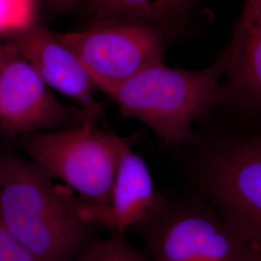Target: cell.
I'll return each mask as SVG.
<instances>
[{"mask_svg": "<svg viewBox=\"0 0 261 261\" xmlns=\"http://www.w3.org/2000/svg\"><path fill=\"white\" fill-rule=\"evenodd\" d=\"M51 15L60 16L80 8L83 0H44Z\"/></svg>", "mask_w": 261, "mask_h": 261, "instance_id": "obj_15", "label": "cell"}, {"mask_svg": "<svg viewBox=\"0 0 261 261\" xmlns=\"http://www.w3.org/2000/svg\"><path fill=\"white\" fill-rule=\"evenodd\" d=\"M223 76L221 59L201 71L163 63L98 89L112 97L123 116L143 122L167 142L181 144L194 139V122L223 103Z\"/></svg>", "mask_w": 261, "mask_h": 261, "instance_id": "obj_2", "label": "cell"}, {"mask_svg": "<svg viewBox=\"0 0 261 261\" xmlns=\"http://www.w3.org/2000/svg\"><path fill=\"white\" fill-rule=\"evenodd\" d=\"M252 257H253V249H252V256L250 257V258H248V259H245V260H237V261H252Z\"/></svg>", "mask_w": 261, "mask_h": 261, "instance_id": "obj_17", "label": "cell"}, {"mask_svg": "<svg viewBox=\"0 0 261 261\" xmlns=\"http://www.w3.org/2000/svg\"><path fill=\"white\" fill-rule=\"evenodd\" d=\"M74 112L60 103L51 88L11 44L0 59V123L12 135L56 130L73 122Z\"/></svg>", "mask_w": 261, "mask_h": 261, "instance_id": "obj_6", "label": "cell"}, {"mask_svg": "<svg viewBox=\"0 0 261 261\" xmlns=\"http://www.w3.org/2000/svg\"><path fill=\"white\" fill-rule=\"evenodd\" d=\"M252 243L253 249V257L252 261H261V239L257 240H249Z\"/></svg>", "mask_w": 261, "mask_h": 261, "instance_id": "obj_16", "label": "cell"}, {"mask_svg": "<svg viewBox=\"0 0 261 261\" xmlns=\"http://www.w3.org/2000/svg\"><path fill=\"white\" fill-rule=\"evenodd\" d=\"M225 223L247 240L261 239V133L234 140L208 168Z\"/></svg>", "mask_w": 261, "mask_h": 261, "instance_id": "obj_5", "label": "cell"}, {"mask_svg": "<svg viewBox=\"0 0 261 261\" xmlns=\"http://www.w3.org/2000/svg\"><path fill=\"white\" fill-rule=\"evenodd\" d=\"M195 1H196V0H195Z\"/></svg>", "mask_w": 261, "mask_h": 261, "instance_id": "obj_19", "label": "cell"}, {"mask_svg": "<svg viewBox=\"0 0 261 261\" xmlns=\"http://www.w3.org/2000/svg\"><path fill=\"white\" fill-rule=\"evenodd\" d=\"M223 103L261 109V0H245L231 41L220 58Z\"/></svg>", "mask_w": 261, "mask_h": 261, "instance_id": "obj_10", "label": "cell"}, {"mask_svg": "<svg viewBox=\"0 0 261 261\" xmlns=\"http://www.w3.org/2000/svg\"><path fill=\"white\" fill-rule=\"evenodd\" d=\"M195 0H83L80 8L90 22L106 19L146 24L164 34L183 19Z\"/></svg>", "mask_w": 261, "mask_h": 261, "instance_id": "obj_11", "label": "cell"}, {"mask_svg": "<svg viewBox=\"0 0 261 261\" xmlns=\"http://www.w3.org/2000/svg\"><path fill=\"white\" fill-rule=\"evenodd\" d=\"M56 35L79 57L97 87L164 63V34L140 22L97 20L82 30Z\"/></svg>", "mask_w": 261, "mask_h": 261, "instance_id": "obj_4", "label": "cell"}, {"mask_svg": "<svg viewBox=\"0 0 261 261\" xmlns=\"http://www.w3.org/2000/svg\"><path fill=\"white\" fill-rule=\"evenodd\" d=\"M252 243L226 224L192 215L170 224L159 242L158 261H237L252 256Z\"/></svg>", "mask_w": 261, "mask_h": 261, "instance_id": "obj_9", "label": "cell"}, {"mask_svg": "<svg viewBox=\"0 0 261 261\" xmlns=\"http://www.w3.org/2000/svg\"><path fill=\"white\" fill-rule=\"evenodd\" d=\"M1 54H2V44L0 43V59H1Z\"/></svg>", "mask_w": 261, "mask_h": 261, "instance_id": "obj_18", "label": "cell"}, {"mask_svg": "<svg viewBox=\"0 0 261 261\" xmlns=\"http://www.w3.org/2000/svg\"><path fill=\"white\" fill-rule=\"evenodd\" d=\"M9 43L51 89L79 103L86 119L93 120L101 115V108L94 98L97 85L79 57L56 33L35 23L12 35Z\"/></svg>", "mask_w": 261, "mask_h": 261, "instance_id": "obj_7", "label": "cell"}, {"mask_svg": "<svg viewBox=\"0 0 261 261\" xmlns=\"http://www.w3.org/2000/svg\"><path fill=\"white\" fill-rule=\"evenodd\" d=\"M74 261H148L135 251L123 237L114 232L107 239L87 243Z\"/></svg>", "mask_w": 261, "mask_h": 261, "instance_id": "obj_12", "label": "cell"}, {"mask_svg": "<svg viewBox=\"0 0 261 261\" xmlns=\"http://www.w3.org/2000/svg\"><path fill=\"white\" fill-rule=\"evenodd\" d=\"M157 193L144 160L130 148L122 152L119 166L107 204H93L72 196L76 214L85 224L101 225L114 232L145 222L157 203Z\"/></svg>", "mask_w": 261, "mask_h": 261, "instance_id": "obj_8", "label": "cell"}, {"mask_svg": "<svg viewBox=\"0 0 261 261\" xmlns=\"http://www.w3.org/2000/svg\"><path fill=\"white\" fill-rule=\"evenodd\" d=\"M73 192L32 162L0 158V224L37 261H74L91 226L76 214Z\"/></svg>", "mask_w": 261, "mask_h": 261, "instance_id": "obj_1", "label": "cell"}, {"mask_svg": "<svg viewBox=\"0 0 261 261\" xmlns=\"http://www.w3.org/2000/svg\"><path fill=\"white\" fill-rule=\"evenodd\" d=\"M129 142L84 119L73 128L28 135L23 147L34 165L75 191L80 199L107 204L122 152Z\"/></svg>", "mask_w": 261, "mask_h": 261, "instance_id": "obj_3", "label": "cell"}, {"mask_svg": "<svg viewBox=\"0 0 261 261\" xmlns=\"http://www.w3.org/2000/svg\"><path fill=\"white\" fill-rule=\"evenodd\" d=\"M0 261H37L0 224Z\"/></svg>", "mask_w": 261, "mask_h": 261, "instance_id": "obj_14", "label": "cell"}, {"mask_svg": "<svg viewBox=\"0 0 261 261\" xmlns=\"http://www.w3.org/2000/svg\"><path fill=\"white\" fill-rule=\"evenodd\" d=\"M36 0H0V36L14 35L34 25Z\"/></svg>", "mask_w": 261, "mask_h": 261, "instance_id": "obj_13", "label": "cell"}]
</instances>
